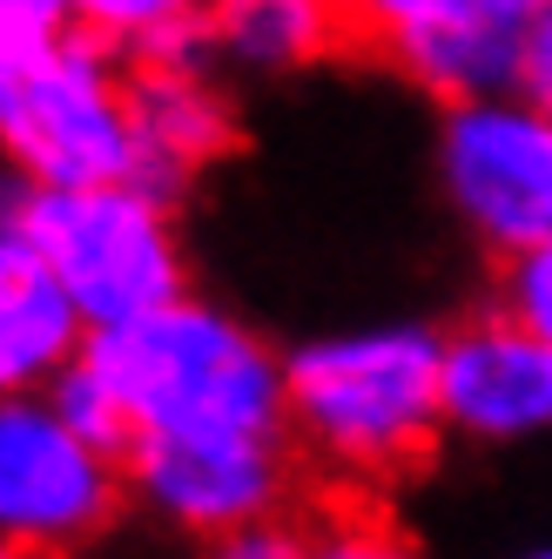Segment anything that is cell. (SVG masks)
Instances as JSON below:
<instances>
[{
	"label": "cell",
	"instance_id": "cell-7",
	"mask_svg": "<svg viewBox=\"0 0 552 559\" xmlns=\"http://www.w3.org/2000/svg\"><path fill=\"white\" fill-rule=\"evenodd\" d=\"M539 8L545 0H358L377 55L445 108L526 88Z\"/></svg>",
	"mask_w": 552,
	"mask_h": 559
},
{
	"label": "cell",
	"instance_id": "cell-17",
	"mask_svg": "<svg viewBox=\"0 0 552 559\" xmlns=\"http://www.w3.org/2000/svg\"><path fill=\"white\" fill-rule=\"evenodd\" d=\"M74 27V0H0V55Z\"/></svg>",
	"mask_w": 552,
	"mask_h": 559
},
{
	"label": "cell",
	"instance_id": "cell-15",
	"mask_svg": "<svg viewBox=\"0 0 552 559\" xmlns=\"http://www.w3.org/2000/svg\"><path fill=\"white\" fill-rule=\"evenodd\" d=\"M317 559H424L391 519H377V512H344V519H331V526L317 533Z\"/></svg>",
	"mask_w": 552,
	"mask_h": 559
},
{
	"label": "cell",
	"instance_id": "cell-14",
	"mask_svg": "<svg viewBox=\"0 0 552 559\" xmlns=\"http://www.w3.org/2000/svg\"><path fill=\"white\" fill-rule=\"evenodd\" d=\"M203 559H317V533H303L297 519L269 512V519H250V526L216 533Z\"/></svg>",
	"mask_w": 552,
	"mask_h": 559
},
{
	"label": "cell",
	"instance_id": "cell-16",
	"mask_svg": "<svg viewBox=\"0 0 552 559\" xmlns=\"http://www.w3.org/2000/svg\"><path fill=\"white\" fill-rule=\"evenodd\" d=\"M505 310L552 337V236L519 257H505Z\"/></svg>",
	"mask_w": 552,
	"mask_h": 559
},
{
	"label": "cell",
	"instance_id": "cell-13",
	"mask_svg": "<svg viewBox=\"0 0 552 559\" xmlns=\"http://www.w3.org/2000/svg\"><path fill=\"white\" fill-rule=\"evenodd\" d=\"M203 14H209V0H74V27L122 61L195 48Z\"/></svg>",
	"mask_w": 552,
	"mask_h": 559
},
{
	"label": "cell",
	"instance_id": "cell-2",
	"mask_svg": "<svg viewBox=\"0 0 552 559\" xmlns=\"http://www.w3.org/2000/svg\"><path fill=\"white\" fill-rule=\"evenodd\" d=\"M284 425L337 478H398L445 431V331L358 324L284 357Z\"/></svg>",
	"mask_w": 552,
	"mask_h": 559
},
{
	"label": "cell",
	"instance_id": "cell-11",
	"mask_svg": "<svg viewBox=\"0 0 552 559\" xmlns=\"http://www.w3.org/2000/svg\"><path fill=\"white\" fill-rule=\"evenodd\" d=\"M88 317L61 290V276L27 243V229L0 236V397L55 391L88 350Z\"/></svg>",
	"mask_w": 552,
	"mask_h": 559
},
{
	"label": "cell",
	"instance_id": "cell-6",
	"mask_svg": "<svg viewBox=\"0 0 552 559\" xmlns=\"http://www.w3.org/2000/svg\"><path fill=\"white\" fill-rule=\"evenodd\" d=\"M439 189L485 250L519 257L552 236V108L526 88L452 102L439 122Z\"/></svg>",
	"mask_w": 552,
	"mask_h": 559
},
{
	"label": "cell",
	"instance_id": "cell-8",
	"mask_svg": "<svg viewBox=\"0 0 552 559\" xmlns=\"http://www.w3.org/2000/svg\"><path fill=\"white\" fill-rule=\"evenodd\" d=\"M122 465H129V492L163 526L195 539L269 519L290 499L284 431H148L129 438Z\"/></svg>",
	"mask_w": 552,
	"mask_h": 559
},
{
	"label": "cell",
	"instance_id": "cell-4",
	"mask_svg": "<svg viewBox=\"0 0 552 559\" xmlns=\"http://www.w3.org/2000/svg\"><path fill=\"white\" fill-rule=\"evenodd\" d=\"M21 229L41 250V263L61 276V290L82 304L88 331L129 324V317L189 290L169 189H155L142 176L34 189Z\"/></svg>",
	"mask_w": 552,
	"mask_h": 559
},
{
	"label": "cell",
	"instance_id": "cell-1",
	"mask_svg": "<svg viewBox=\"0 0 552 559\" xmlns=\"http://www.w3.org/2000/svg\"><path fill=\"white\" fill-rule=\"evenodd\" d=\"M82 365L122 425V452L148 431H290L284 357L243 317L189 290L95 331Z\"/></svg>",
	"mask_w": 552,
	"mask_h": 559
},
{
	"label": "cell",
	"instance_id": "cell-19",
	"mask_svg": "<svg viewBox=\"0 0 552 559\" xmlns=\"http://www.w3.org/2000/svg\"><path fill=\"white\" fill-rule=\"evenodd\" d=\"M27 195H34V182L0 163V236H14V229L27 223Z\"/></svg>",
	"mask_w": 552,
	"mask_h": 559
},
{
	"label": "cell",
	"instance_id": "cell-20",
	"mask_svg": "<svg viewBox=\"0 0 552 559\" xmlns=\"http://www.w3.org/2000/svg\"><path fill=\"white\" fill-rule=\"evenodd\" d=\"M0 559H34V552H21L14 539H0Z\"/></svg>",
	"mask_w": 552,
	"mask_h": 559
},
{
	"label": "cell",
	"instance_id": "cell-21",
	"mask_svg": "<svg viewBox=\"0 0 552 559\" xmlns=\"http://www.w3.org/2000/svg\"><path fill=\"white\" fill-rule=\"evenodd\" d=\"M526 559H552V546H532V552H526Z\"/></svg>",
	"mask_w": 552,
	"mask_h": 559
},
{
	"label": "cell",
	"instance_id": "cell-22",
	"mask_svg": "<svg viewBox=\"0 0 552 559\" xmlns=\"http://www.w3.org/2000/svg\"><path fill=\"white\" fill-rule=\"evenodd\" d=\"M331 8H337V0H331Z\"/></svg>",
	"mask_w": 552,
	"mask_h": 559
},
{
	"label": "cell",
	"instance_id": "cell-12",
	"mask_svg": "<svg viewBox=\"0 0 552 559\" xmlns=\"http://www.w3.org/2000/svg\"><path fill=\"white\" fill-rule=\"evenodd\" d=\"M331 0H209L203 14V48L223 74H250V82H269V74H297L331 48Z\"/></svg>",
	"mask_w": 552,
	"mask_h": 559
},
{
	"label": "cell",
	"instance_id": "cell-9",
	"mask_svg": "<svg viewBox=\"0 0 552 559\" xmlns=\"http://www.w3.org/2000/svg\"><path fill=\"white\" fill-rule=\"evenodd\" d=\"M445 425L512 445V438L552 431V337L526 317L492 310L479 324L445 337Z\"/></svg>",
	"mask_w": 552,
	"mask_h": 559
},
{
	"label": "cell",
	"instance_id": "cell-3",
	"mask_svg": "<svg viewBox=\"0 0 552 559\" xmlns=\"http://www.w3.org/2000/svg\"><path fill=\"white\" fill-rule=\"evenodd\" d=\"M0 163L34 189L135 176L129 61L82 27L0 55Z\"/></svg>",
	"mask_w": 552,
	"mask_h": 559
},
{
	"label": "cell",
	"instance_id": "cell-18",
	"mask_svg": "<svg viewBox=\"0 0 552 559\" xmlns=\"http://www.w3.org/2000/svg\"><path fill=\"white\" fill-rule=\"evenodd\" d=\"M526 95H539L552 108V0L539 8V27H532V55H526Z\"/></svg>",
	"mask_w": 552,
	"mask_h": 559
},
{
	"label": "cell",
	"instance_id": "cell-5",
	"mask_svg": "<svg viewBox=\"0 0 552 559\" xmlns=\"http://www.w3.org/2000/svg\"><path fill=\"white\" fill-rule=\"evenodd\" d=\"M122 452L74 425L55 391L0 397V539L34 559H61L122 512Z\"/></svg>",
	"mask_w": 552,
	"mask_h": 559
},
{
	"label": "cell",
	"instance_id": "cell-10",
	"mask_svg": "<svg viewBox=\"0 0 552 559\" xmlns=\"http://www.w3.org/2000/svg\"><path fill=\"white\" fill-rule=\"evenodd\" d=\"M129 115H135V176L155 189L189 182L229 148V88L203 48L129 61Z\"/></svg>",
	"mask_w": 552,
	"mask_h": 559
}]
</instances>
